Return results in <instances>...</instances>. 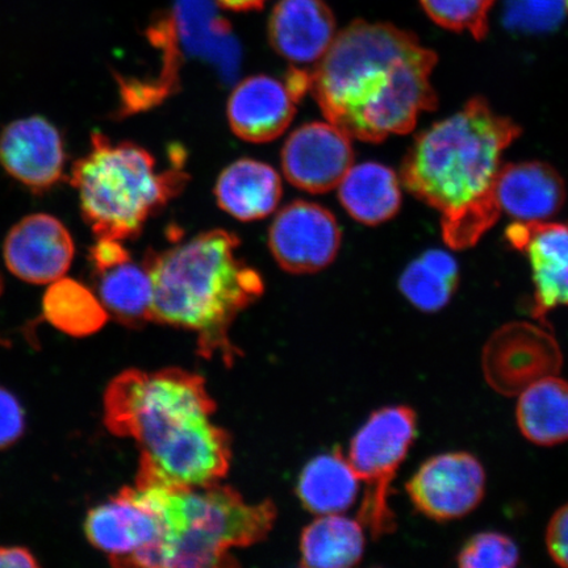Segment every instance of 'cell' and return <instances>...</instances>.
<instances>
[{
    "label": "cell",
    "instance_id": "1",
    "mask_svg": "<svg viewBox=\"0 0 568 568\" xmlns=\"http://www.w3.org/2000/svg\"><path fill=\"white\" fill-rule=\"evenodd\" d=\"M437 54L393 24L354 20L308 71V90L326 120L351 139L407 134L437 106L430 78Z\"/></svg>",
    "mask_w": 568,
    "mask_h": 568
},
{
    "label": "cell",
    "instance_id": "2",
    "mask_svg": "<svg viewBox=\"0 0 568 568\" xmlns=\"http://www.w3.org/2000/svg\"><path fill=\"white\" fill-rule=\"evenodd\" d=\"M520 134L513 119L477 97L409 148L400 170L404 187L442 215L443 237L454 251L477 245L500 219L496 181L503 153Z\"/></svg>",
    "mask_w": 568,
    "mask_h": 568
},
{
    "label": "cell",
    "instance_id": "3",
    "mask_svg": "<svg viewBox=\"0 0 568 568\" xmlns=\"http://www.w3.org/2000/svg\"><path fill=\"white\" fill-rule=\"evenodd\" d=\"M240 240L209 231L142 262L153 287L154 323L193 331L204 358L232 365L240 352L230 339L236 317L264 294V280L237 255Z\"/></svg>",
    "mask_w": 568,
    "mask_h": 568
},
{
    "label": "cell",
    "instance_id": "4",
    "mask_svg": "<svg viewBox=\"0 0 568 568\" xmlns=\"http://www.w3.org/2000/svg\"><path fill=\"white\" fill-rule=\"evenodd\" d=\"M124 488L159 518L161 537L151 548L128 558L123 567H231L230 550L264 541L276 518L273 501L248 504L220 481L191 488Z\"/></svg>",
    "mask_w": 568,
    "mask_h": 568
},
{
    "label": "cell",
    "instance_id": "5",
    "mask_svg": "<svg viewBox=\"0 0 568 568\" xmlns=\"http://www.w3.org/2000/svg\"><path fill=\"white\" fill-rule=\"evenodd\" d=\"M189 175L181 162L159 172L151 153L132 142L91 138L90 152L74 163L70 182L80 195L81 211L98 239H136L154 213L184 187Z\"/></svg>",
    "mask_w": 568,
    "mask_h": 568
},
{
    "label": "cell",
    "instance_id": "6",
    "mask_svg": "<svg viewBox=\"0 0 568 568\" xmlns=\"http://www.w3.org/2000/svg\"><path fill=\"white\" fill-rule=\"evenodd\" d=\"M216 403L201 375L165 368L126 371L104 395V424L112 435L132 438L140 459L172 449L211 423Z\"/></svg>",
    "mask_w": 568,
    "mask_h": 568
},
{
    "label": "cell",
    "instance_id": "7",
    "mask_svg": "<svg viewBox=\"0 0 568 568\" xmlns=\"http://www.w3.org/2000/svg\"><path fill=\"white\" fill-rule=\"evenodd\" d=\"M416 437L415 409L397 404L373 412L352 438L346 457L365 485L358 521L375 541L393 535L397 528L390 507L393 485Z\"/></svg>",
    "mask_w": 568,
    "mask_h": 568
},
{
    "label": "cell",
    "instance_id": "8",
    "mask_svg": "<svg viewBox=\"0 0 568 568\" xmlns=\"http://www.w3.org/2000/svg\"><path fill=\"white\" fill-rule=\"evenodd\" d=\"M481 362L485 379L496 393L517 396L532 383L559 374L564 355L546 325L515 322L487 341Z\"/></svg>",
    "mask_w": 568,
    "mask_h": 568
},
{
    "label": "cell",
    "instance_id": "9",
    "mask_svg": "<svg viewBox=\"0 0 568 568\" xmlns=\"http://www.w3.org/2000/svg\"><path fill=\"white\" fill-rule=\"evenodd\" d=\"M486 485V470L477 457L467 452H449L426 459L406 489L418 513L446 523L474 513L485 499Z\"/></svg>",
    "mask_w": 568,
    "mask_h": 568
},
{
    "label": "cell",
    "instance_id": "10",
    "mask_svg": "<svg viewBox=\"0 0 568 568\" xmlns=\"http://www.w3.org/2000/svg\"><path fill=\"white\" fill-rule=\"evenodd\" d=\"M341 230L323 205L295 201L278 212L268 230V247L276 264L291 274L322 272L336 260Z\"/></svg>",
    "mask_w": 568,
    "mask_h": 568
},
{
    "label": "cell",
    "instance_id": "11",
    "mask_svg": "<svg viewBox=\"0 0 568 568\" xmlns=\"http://www.w3.org/2000/svg\"><path fill=\"white\" fill-rule=\"evenodd\" d=\"M506 239L529 261L531 317L546 325L551 311L568 307V223L516 222L508 226Z\"/></svg>",
    "mask_w": 568,
    "mask_h": 568
},
{
    "label": "cell",
    "instance_id": "12",
    "mask_svg": "<svg viewBox=\"0 0 568 568\" xmlns=\"http://www.w3.org/2000/svg\"><path fill=\"white\" fill-rule=\"evenodd\" d=\"M281 160L293 186L311 194L329 193L353 166L352 139L329 122L304 124L284 142Z\"/></svg>",
    "mask_w": 568,
    "mask_h": 568
},
{
    "label": "cell",
    "instance_id": "13",
    "mask_svg": "<svg viewBox=\"0 0 568 568\" xmlns=\"http://www.w3.org/2000/svg\"><path fill=\"white\" fill-rule=\"evenodd\" d=\"M74 241L59 219L34 213L7 234L3 257L19 280L49 284L63 278L74 258Z\"/></svg>",
    "mask_w": 568,
    "mask_h": 568
},
{
    "label": "cell",
    "instance_id": "14",
    "mask_svg": "<svg viewBox=\"0 0 568 568\" xmlns=\"http://www.w3.org/2000/svg\"><path fill=\"white\" fill-rule=\"evenodd\" d=\"M65 160L61 134L44 118L17 120L0 133V165L33 193H45L62 180Z\"/></svg>",
    "mask_w": 568,
    "mask_h": 568
},
{
    "label": "cell",
    "instance_id": "15",
    "mask_svg": "<svg viewBox=\"0 0 568 568\" xmlns=\"http://www.w3.org/2000/svg\"><path fill=\"white\" fill-rule=\"evenodd\" d=\"M336 34V18L324 0H280L268 18L270 45L297 67L315 65Z\"/></svg>",
    "mask_w": 568,
    "mask_h": 568
},
{
    "label": "cell",
    "instance_id": "16",
    "mask_svg": "<svg viewBox=\"0 0 568 568\" xmlns=\"http://www.w3.org/2000/svg\"><path fill=\"white\" fill-rule=\"evenodd\" d=\"M297 99L268 75L248 77L232 91L226 115L237 138L255 144L282 136L293 122Z\"/></svg>",
    "mask_w": 568,
    "mask_h": 568
},
{
    "label": "cell",
    "instance_id": "17",
    "mask_svg": "<svg viewBox=\"0 0 568 568\" xmlns=\"http://www.w3.org/2000/svg\"><path fill=\"white\" fill-rule=\"evenodd\" d=\"M92 546L123 567L134 554L151 548L161 537L159 518L134 501L123 488L110 501L92 508L84 521Z\"/></svg>",
    "mask_w": 568,
    "mask_h": 568
},
{
    "label": "cell",
    "instance_id": "18",
    "mask_svg": "<svg viewBox=\"0 0 568 568\" xmlns=\"http://www.w3.org/2000/svg\"><path fill=\"white\" fill-rule=\"evenodd\" d=\"M495 195L500 212L516 222H548L562 209L566 186L562 176L548 163H507L497 176Z\"/></svg>",
    "mask_w": 568,
    "mask_h": 568
},
{
    "label": "cell",
    "instance_id": "19",
    "mask_svg": "<svg viewBox=\"0 0 568 568\" xmlns=\"http://www.w3.org/2000/svg\"><path fill=\"white\" fill-rule=\"evenodd\" d=\"M282 181L267 163L243 159L220 174L215 186L219 207L240 222H257L278 207Z\"/></svg>",
    "mask_w": 568,
    "mask_h": 568
},
{
    "label": "cell",
    "instance_id": "20",
    "mask_svg": "<svg viewBox=\"0 0 568 568\" xmlns=\"http://www.w3.org/2000/svg\"><path fill=\"white\" fill-rule=\"evenodd\" d=\"M338 197L355 222L379 225L389 222L402 207L400 181L382 163H359L339 182Z\"/></svg>",
    "mask_w": 568,
    "mask_h": 568
},
{
    "label": "cell",
    "instance_id": "21",
    "mask_svg": "<svg viewBox=\"0 0 568 568\" xmlns=\"http://www.w3.org/2000/svg\"><path fill=\"white\" fill-rule=\"evenodd\" d=\"M361 480L339 447L310 460L297 480L296 494L316 516L343 514L359 493Z\"/></svg>",
    "mask_w": 568,
    "mask_h": 568
},
{
    "label": "cell",
    "instance_id": "22",
    "mask_svg": "<svg viewBox=\"0 0 568 568\" xmlns=\"http://www.w3.org/2000/svg\"><path fill=\"white\" fill-rule=\"evenodd\" d=\"M516 422L521 435L538 446L568 443V382L546 376L517 395Z\"/></svg>",
    "mask_w": 568,
    "mask_h": 568
},
{
    "label": "cell",
    "instance_id": "23",
    "mask_svg": "<svg viewBox=\"0 0 568 568\" xmlns=\"http://www.w3.org/2000/svg\"><path fill=\"white\" fill-rule=\"evenodd\" d=\"M365 528L358 520L341 514L318 516L301 538V566L349 568L357 566L365 552Z\"/></svg>",
    "mask_w": 568,
    "mask_h": 568
},
{
    "label": "cell",
    "instance_id": "24",
    "mask_svg": "<svg viewBox=\"0 0 568 568\" xmlns=\"http://www.w3.org/2000/svg\"><path fill=\"white\" fill-rule=\"evenodd\" d=\"M94 274L97 296L109 316L126 326L152 322L153 287L144 264L130 258Z\"/></svg>",
    "mask_w": 568,
    "mask_h": 568
},
{
    "label": "cell",
    "instance_id": "25",
    "mask_svg": "<svg viewBox=\"0 0 568 568\" xmlns=\"http://www.w3.org/2000/svg\"><path fill=\"white\" fill-rule=\"evenodd\" d=\"M44 317L55 329L71 337H88L109 320L99 297L84 284L61 278L51 283L42 300Z\"/></svg>",
    "mask_w": 568,
    "mask_h": 568
},
{
    "label": "cell",
    "instance_id": "26",
    "mask_svg": "<svg viewBox=\"0 0 568 568\" xmlns=\"http://www.w3.org/2000/svg\"><path fill=\"white\" fill-rule=\"evenodd\" d=\"M458 284L456 258L435 248L410 262L400 276L399 288L414 307L430 314L449 304Z\"/></svg>",
    "mask_w": 568,
    "mask_h": 568
},
{
    "label": "cell",
    "instance_id": "27",
    "mask_svg": "<svg viewBox=\"0 0 568 568\" xmlns=\"http://www.w3.org/2000/svg\"><path fill=\"white\" fill-rule=\"evenodd\" d=\"M426 16L445 30L487 38L488 19L495 0H420Z\"/></svg>",
    "mask_w": 568,
    "mask_h": 568
},
{
    "label": "cell",
    "instance_id": "28",
    "mask_svg": "<svg viewBox=\"0 0 568 568\" xmlns=\"http://www.w3.org/2000/svg\"><path fill=\"white\" fill-rule=\"evenodd\" d=\"M457 562L462 568H513L520 562V550L503 532L481 531L462 546Z\"/></svg>",
    "mask_w": 568,
    "mask_h": 568
},
{
    "label": "cell",
    "instance_id": "29",
    "mask_svg": "<svg viewBox=\"0 0 568 568\" xmlns=\"http://www.w3.org/2000/svg\"><path fill=\"white\" fill-rule=\"evenodd\" d=\"M566 11V0H509L507 23L517 31L546 32L562 21Z\"/></svg>",
    "mask_w": 568,
    "mask_h": 568
},
{
    "label": "cell",
    "instance_id": "30",
    "mask_svg": "<svg viewBox=\"0 0 568 568\" xmlns=\"http://www.w3.org/2000/svg\"><path fill=\"white\" fill-rule=\"evenodd\" d=\"M24 430L23 407L10 390L0 387V450L17 444Z\"/></svg>",
    "mask_w": 568,
    "mask_h": 568
},
{
    "label": "cell",
    "instance_id": "31",
    "mask_svg": "<svg viewBox=\"0 0 568 568\" xmlns=\"http://www.w3.org/2000/svg\"><path fill=\"white\" fill-rule=\"evenodd\" d=\"M545 541L554 562L568 568V503L551 516Z\"/></svg>",
    "mask_w": 568,
    "mask_h": 568
},
{
    "label": "cell",
    "instance_id": "32",
    "mask_svg": "<svg viewBox=\"0 0 568 568\" xmlns=\"http://www.w3.org/2000/svg\"><path fill=\"white\" fill-rule=\"evenodd\" d=\"M90 258L92 266H94V273H97L130 260L131 255L122 241L98 239V243L91 248Z\"/></svg>",
    "mask_w": 568,
    "mask_h": 568
},
{
    "label": "cell",
    "instance_id": "33",
    "mask_svg": "<svg viewBox=\"0 0 568 568\" xmlns=\"http://www.w3.org/2000/svg\"><path fill=\"white\" fill-rule=\"evenodd\" d=\"M33 554L24 548H0V568L2 567H38Z\"/></svg>",
    "mask_w": 568,
    "mask_h": 568
},
{
    "label": "cell",
    "instance_id": "34",
    "mask_svg": "<svg viewBox=\"0 0 568 568\" xmlns=\"http://www.w3.org/2000/svg\"><path fill=\"white\" fill-rule=\"evenodd\" d=\"M226 11L251 12L264 9L267 0H215Z\"/></svg>",
    "mask_w": 568,
    "mask_h": 568
},
{
    "label": "cell",
    "instance_id": "35",
    "mask_svg": "<svg viewBox=\"0 0 568 568\" xmlns=\"http://www.w3.org/2000/svg\"><path fill=\"white\" fill-rule=\"evenodd\" d=\"M0 293H2V280H0Z\"/></svg>",
    "mask_w": 568,
    "mask_h": 568
},
{
    "label": "cell",
    "instance_id": "36",
    "mask_svg": "<svg viewBox=\"0 0 568 568\" xmlns=\"http://www.w3.org/2000/svg\"><path fill=\"white\" fill-rule=\"evenodd\" d=\"M566 4H567V10H568V0H566Z\"/></svg>",
    "mask_w": 568,
    "mask_h": 568
}]
</instances>
